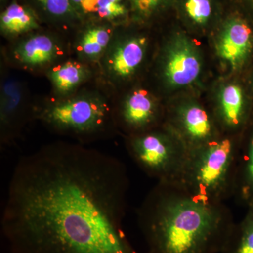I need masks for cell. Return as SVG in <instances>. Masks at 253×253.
I'll return each instance as SVG.
<instances>
[{"mask_svg": "<svg viewBox=\"0 0 253 253\" xmlns=\"http://www.w3.org/2000/svg\"><path fill=\"white\" fill-rule=\"evenodd\" d=\"M129 186L116 158L46 146L16 164L1 231L12 253H139L123 229Z\"/></svg>", "mask_w": 253, "mask_h": 253, "instance_id": "obj_1", "label": "cell"}, {"mask_svg": "<svg viewBox=\"0 0 253 253\" xmlns=\"http://www.w3.org/2000/svg\"><path fill=\"white\" fill-rule=\"evenodd\" d=\"M149 253H221L235 223L224 203L158 181L137 210Z\"/></svg>", "mask_w": 253, "mask_h": 253, "instance_id": "obj_2", "label": "cell"}, {"mask_svg": "<svg viewBox=\"0 0 253 253\" xmlns=\"http://www.w3.org/2000/svg\"><path fill=\"white\" fill-rule=\"evenodd\" d=\"M239 149L235 135L221 134L190 150L176 184L200 199L225 202L234 196Z\"/></svg>", "mask_w": 253, "mask_h": 253, "instance_id": "obj_3", "label": "cell"}, {"mask_svg": "<svg viewBox=\"0 0 253 253\" xmlns=\"http://www.w3.org/2000/svg\"><path fill=\"white\" fill-rule=\"evenodd\" d=\"M126 147L136 165L161 182H176L189 154L184 142L165 125L129 136Z\"/></svg>", "mask_w": 253, "mask_h": 253, "instance_id": "obj_4", "label": "cell"}, {"mask_svg": "<svg viewBox=\"0 0 253 253\" xmlns=\"http://www.w3.org/2000/svg\"><path fill=\"white\" fill-rule=\"evenodd\" d=\"M38 118L55 130L79 137L104 135L114 124L110 105L94 96H81L48 105L38 112Z\"/></svg>", "mask_w": 253, "mask_h": 253, "instance_id": "obj_5", "label": "cell"}, {"mask_svg": "<svg viewBox=\"0 0 253 253\" xmlns=\"http://www.w3.org/2000/svg\"><path fill=\"white\" fill-rule=\"evenodd\" d=\"M169 118L165 126L179 136L189 151L223 134L212 115L199 103L188 101L179 104L171 111Z\"/></svg>", "mask_w": 253, "mask_h": 253, "instance_id": "obj_6", "label": "cell"}, {"mask_svg": "<svg viewBox=\"0 0 253 253\" xmlns=\"http://www.w3.org/2000/svg\"><path fill=\"white\" fill-rule=\"evenodd\" d=\"M201 60L199 49L184 34H178L169 42L164 63V76L172 87L189 85L199 77Z\"/></svg>", "mask_w": 253, "mask_h": 253, "instance_id": "obj_7", "label": "cell"}, {"mask_svg": "<svg viewBox=\"0 0 253 253\" xmlns=\"http://www.w3.org/2000/svg\"><path fill=\"white\" fill-rule=\"evenodd\" d=\"M252 31L246 21L231 16L225 21L219 36L217 51L221 59L237 69L246 61L252 47Z\"/></svg>", "mask_w": 253, "mask_h": 253, "instance_id": "obj_8", "label": "cell"}, {"mask_svg": "<svg viewBox=\"0 0 253 253\" xmlns=\"http://www.w3.org/2000/svg\"><path fill=\"white\" fill-rule=\"evenodd\" d=\"M159 110L153 98L144 90H136L128 96L120 108V123L131 135L156 128Z\"/></svg>", "mask_w": 253, "mask_h": 253, "instance_id": "obj_9", "label": "cell"}, {"mask_svg": "<svg viewBox=\"0 0 253 253\" xmlns=\"http://www.w3.org/2000/svg\"><path fill=\"white\" fill-rule=\"evenodd\" d=\"M245 104L242 89L236 84L224 86L219 96L214 121L223 134L234 135L243 126Z\"/></svg>", "mask_w": 253, "mask_h": 253, "instance_id": "obj_10", "label": "cell"}, {"mask_svg": "<svg viewBox=\"0 0 253 253\" xmlns=\"http://www.w3.org/2000/svg\"><path fill=\"white\" fill-rule=\"evenodd\" d=\"M146 41L133 37L118 44L108 61L110 71L120 78H126L135 72L144 59Z\"/></svg>", "mask_w": 253, "mask_h": 253, "instance_id": "obj_11", "label": "cell"}, {"mask_svg": "<svg viewBox=\"0 0 253 253\" xmlns=\"http://www.w3.org/2000/svg\"><path fill=\"white\" fill-rule=\"evenodd\" d=\"M59 52V46L52 38L46 35H36L21 43L15 54L23 64L38 66L51 62Z\"/></svg>", "mask_w": 253, "mask_h": 253, "instance_id": "obj_12", "label": "cell"}, {"mask_svg": "<svg viewBox=\"0 0 253 253\" xmlns=\"http://www.w3.org/2000/svg\"><path fill=\"white\" fill-rule=\"evenodd\" d=\"M174 2L182 18L196 27H206L219 14L217 0H174Z\"/></svg>", "mask_w": 253, "mask_h": 253, "instance_id": "obj_13", "label": "cell"}, {"mask_svg": "<svg viewBox=\"0 0 253 253\" xmlns=\"http://www.w3.org/2000/svg\"><path fill=\"white\" fill-rule=\"evenodd\" d=\"M234 197L253 202V129L244 151L239 149Z\"/></svg>", "mask_w": 253, "mask_h": 253, "instance_id": "obj_14", "label": "cell"}, {"mask_svg": "<svg viewBox=\"0 0 253 253\" xmlns=\"http://www.w3.org/2000/svg\"><path fill=\"white\" fill-rule=\"evenodd\" d=\"M0 25L1 31L11 35L21 34L38 28L35 15L16 1L1 13Z\"/></svg>", "mask_w": 253, "mask_h": 253, "instance_id": "obj_15", "label": "cell"}, {"mask_svg": "<svg viewBox=\"0 0 253 253\" xmlns=\"http://www.w3.org/2000/svg\"><path fill=\"white\" fill-rule=\"evenodd\" d=\"M86 68L77 62L68 61L53 68L50 79L59 92L66 93L77 87L86 77Z\"/></svg>", "mask_w": 253, "mask_h": 253, "instance_id": "obj_16", "label": "cell"}, {"mask_svg": "<svg viewBox=\"0 0 253 253\" xmlns=\"http://www.w3.org/2000/svg\"><path fill=\"white\" fill-rule=\"evenodd\" d=\"M221 253H253V210L236 224Z\"/></svg>", "mask_w": 253, "mask_h": 253, "instance_id": "obj_17", "label": "cell"}, {"mask_svg": "<svg viewBox=\"0 0 253 253\" xmlns=\"http://www.w3.org/2000/svg\"><path fill=\"white\" fill-rule=\"evenodd\" d=\"M111 38V30L105 26L88 28L83 33L80 41V51L88 59H96L109 45Z\"/></svg>", "mask_w": 253, "mask_h": 253, "instance_id": "obj_18", "label": "cell"}, {"mask_svg": "<svg viewBox=\"0 0 253 253\" xmlns=\"http://www.w3.org/2000/svg\"><path fill=\"white\" fill-rule=\"evenodd\" d=\"M123 0H95L93 12L96 13L103 19H117L126 15V6Z\"/></svg>", "mask_w": 253, "mask_h": 253, "instance_id": "obj_19", "label": "cell"}, {"mask_svg": "<svg viewBox=\"0 0 253 253\" xmlns=\"http://www.w3.org/2000/svg\"><path fill=\"white\" fill-rule=\"evenodd\" d=\"M133 11L138 16L148 18L174 2V0H129Z\"/></svg>", "mask_w": 253, "mask_h": 253, "instance_id": "obj_20", "label": "cell"}, {"mask_svg": "<svg viewBox=\"0 0 253 253\" xmlns=\"http://www.w3.org/2000/svg\"><path fill=\"white\" fill-rule=\"evenodd\" d=\"M48 14L57 18H66L75 14L76 10L71 0H37Z\"/></svg>", "mask_w": 253, "mask_h": 253, "instance_id": "obj_21", "label": "cell"}, {"mask_svg": "<svg viewBox=\"0 0 253 253\" xmlns=\"http://www.w3.org/2000/svg\"><path fill=\"white\" fill-rule=\"evenodd\" d=\"M75 9H81L84 12H92L95 0H71Z\"/></svg>", "mask_w": 253, "mask_h": 253, "instance_id": "obj_22", "label": "cell"}, {"mask_svg": "<svg viewBox=\"0 0 253 253\" xmlns=\"http://www.w3.org/2000/svg\"><path fill=\"white\" fill-rule=\"evenodd\" d=\"M249 2L251 3V4L253 6V0H249Z\"/></svg>", "mask_w": 253, "mask_h": 253, "instance_id": "obj_23", "label": "cell"}]
</instances>
